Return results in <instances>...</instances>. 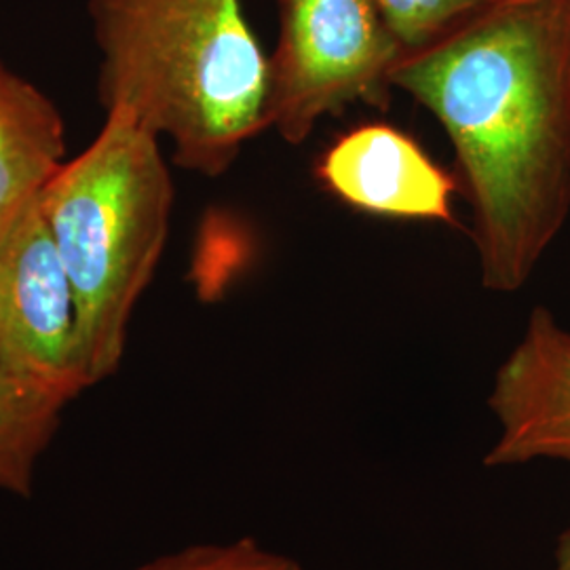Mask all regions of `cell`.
I'll use <instances>...</instances> for the list:
<instances>
[{
    "label": "cell",
    "mask_w": 570,
    "mask_h": 570,
    "mask_svg": "<svg viewBox=\"0 0 570 570\" xmlns=\"http://www.w3.org/2000/svg\"><path fill=\"white\" fill-rule=\"evenodd\" d=\"M0 362L68 402L91 387L75 289L39 199L0 239Z\"/></svg>",
    "instance_id": "cell-5"
},
{
    "label": "cell",
    "mask_w": 570,
    "mask_h": 570,
    "mask_svg": "<svg viewBox=\"0 0 570 570\" xmlns=\"http://www.w3.org/2000/svg\"><path fill=\"white\" fill-rule=\"evenodd\" d=\"M489 406L501 429L484 459L489 468L570 463V332L550 308L530 313L520 343L494 374Z\"/></svg>",
    "instance_id": "cell-6"
},
{
    "label": "cell",
    "mask_w": 570,
    "mask_h": 570,
    "mask_svg": "<svg viewBox=\"0 0 570 570\" xmlns=\"http://www.w3.org/2000/svg\"><path fill=\"white\" fill-rule=\"evenodd\" d=\"M66 397L0 362V489L30 497L42 452L51 444Z\"/></svg>",
    "instance_id": "cell-9"
},
{
    "label": "cell",
    "mask_w": 570,
    "mask_h": 570,
    "mask_svg": "<svg viewBox=\"0 0 570 570\" xmlns=\"http://www.w3.org/2000/svg\"><path fill=\"white\" fill-rule=\"evenodd\" d=\"M440 121L482 285L529 284L570 214V0H501L391 75Z\"/></svg>",
    "instance_id": "cell-1"
},
{
    "label": "cell",
    "mask_w": 570,
    "mask_h": 570,
    "mask_svg": "<svg viewBox=\"0 0 570 570\" xmlns=\"http://www.w3.org/2000/svg\"><path fill=\"white\" fill-rule=\"evenodd\" d=\"M171 205L159 138L121 110L106 112L98 138L61 165L39 197L75 289L91 385L121 366L134 306L164 254Z\"/></svg>",
    "instance_id": "cell-3"
},
{
    "label": "cell",
    "mask_w": 570,
    "mask_h": 570,
    "mask_svg": "<svg viewBox=\"0 0 570 570\" xmlns=\"http://www.w3.org/2000/svg\"><path fill=\"white\" fill-rule=\"evenodd\" d=\"M138 570H305L284 553L265 550L254 539L225 546H195L164 556Z\"/></svg>",
    "instance_id": "cell-11"
},
{
    "label": "cell",
    "mask_w": 570,
    "mask_h": 570,
    "mask_svg": "<svg viewBox=\"0 0 570 570\" xmlns=\"http://www.w3.org/2000/svg\"><path fill=\"white\" fill-rule=\"evenodd\" d=\"M317 178L343 204L372 216L456 226L454 174L385 122L360 125L327 148Z\"/></svg>",
    "instance_id": "cell-7"
},
{
    "label": "cell",
    "mask_w": 570,
    "mask_h": 570,
    "mask_svg": "<svg viewBox=\"0 0 570 570\" xmlns=\"http://www.w3.org/2000/svg\"><path fill=\"white\" fill-rule=\"evenodd\" d=\"M279 23L266 122L285 142H305L351 104L387 108L404 49L372 0H279Z\"/></svg>",
    "instance_id": "cell-4"
},
{
    "label": "cell",
    "mask_w": 570,
    "mask_h": 570,
    "mask_svg": "<svg viewBox=\"0 0 570 570\" xmlns=\"http://www.w3.org/2000/svg\"><path fill=\"white\" fill-rule=\"evenodd\" d=\"M100 100L174 144V161L223 176L268 127V58L242 0H89Z\"/></svg>",
    "instance_id": "cell-2"
},
{
    "label": "cell",
    "mask_w": 570,
    "mask_h": 570,
    "mask_svg": "<svg viewBox=\"0 0 570 570\" xmlns=\"http://www.w3.org/2000/svg\"><path fill=\"white\" fill-rule=\"evenodd\" d=\"M558 570H570V530L558 543Z\"/></svg>",
    "instance_id": "cell-12"
},
{
    "label": "cell",
    "mask_w": 570,
    "mask_h": 570,
    "mask_svg": "<svg viewBox=\"0 0 570 570\" xmlns=\"http://www.w3.org/2000/svg\"><path fill=\"white\" fill-rule=\"evenodd\" d=\"M404 53L440 41L501 0H372Z\"/></svg>",
    "instance_id": "cell-10"
},
{
    "label": "cell",
    "mask_w": 570,
    "mask_h": 570,
    "mask_svg": "<svg viewBox=\"0 0 570 570\" xmlns=\"http://www.w3.org/2000/svg\"><path fill=\"white\" fill-rule=\"evenodd\" d=\"M63 150L58 108L0 61V239L56 178Z\"/></svg>",
    "instance_id": "cell-8"
}]
</instances>
